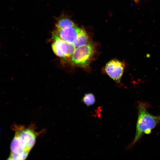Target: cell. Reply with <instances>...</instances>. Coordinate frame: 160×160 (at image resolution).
Instances as JSON below:
<instances>
[{
    "mask_svg": "<svg viewBox=\"0 0 160 160\" xmlns=\"http://www.w3.org/2000/svg\"><path fill=\"white\" fill-rule=\"evenodd\" d=\"M88 41V37L86 32L84 30L81 29L74 44L76 47H78L87 44Z\"/></svg>",
    "mask_w": 160,
    "mask_h": 160,
    "instance_id": "ba28073f",
    "label": "cell"
},
{
    "mask_svg": "<svg viewBox=\"0 0 160 160\" xmlns=\"http://www.w3.org/2000/svg\"><path fill=\"white\" fill-rule=\"evenodd\" d=\"M149 106L145 102L138 103L136 133L134 140L129 147L134 145L144 135L150 134L152 130L160 123V115L150 114L147 111Z\"/></svg>",
    "mask_w": 160,
    "mask_h": 160,
    "instance_id": "6da1fadb",
    "label": "cell"
},
{
    "mask_svg": "<svg viewBox=\"0 0 160 160\" xmlns=\"http://www.w3.org/2000/svg\"><path fill=\"white\" fill-rule=\"evenodd\" d=\"M95 51L93 45L87 44L77 47L71 59L72 63L77 66L86 67L90 63Z\"/></svg>",
    "mask_w": 160,
    "mask_h": 160,
    "instance_id": "7a4b0ae2",
    "label": "cell"
},
{
    "mask_svg": "<svg viewBox=\"0 0 160 160\" xmlns=\"http://www.w3.org/2000/svg\"><path fill=\"white\" fill-rule=\"evenodd\" d=\"M82 101L87 106H89L94 105L96 101L94 95L91 93H88L84 94Z\"/></svg>",
    "mask_w": 160,
    "mask_h": 160,
    "instance_id": "8fae6325",
    "label": "cell"
},
{
    "mask_svg": "<svg viewBox=\"0 0 160 160\" xmlns=\"http://www.w3.org/2000/svg\"><path fill=\"white\" fill-rule=\"evenodd\" d=\"M75 26V24L72 21L66 17L60 18L57 20L56 24L57 29H62Z\"/></svg>",
    "mask_w": 160,
    "mask_h": 160,
    "instance_id": "9c48e42d",
    "label": "cell"
},
{
    "mask_svg": "<svg viewBox=\"0 0 160 160\" xmlns=\"http://www.w3.org/2000/svg\"><path fill=\"white\" fill-rule=\"evenodd\" d=\"M135 1H136V2H137L138 1V0H135Z\"/></svg>",
    "mask_w": 160,
    "mask_h": 160,
    "instance_id": "7c38bea8",
    "label": "cell"
},
{
    "mask_svg": "<svg viewBox=\"0 0 160 160\" xmlns=\"http://www.w3.org/2000/svg\"><path fill=\"white\" fill-rule=\"evenodd\" d=\"M125 65L122 62L116 59L109 61L105 67V70L109 76L119 83L123 74Z\"/></svg>",
    "mask_w": 160,
    "mask_h": 160,
    "instance_id": "277c9868",
    "label": "cell"
},
{
    "mask_svg": "<svg viewBox=\"0 0 160 160\" xmlns=\"http://www.w3.org/2000/svg\"><path fill=\"white\" fill-rule=\"evenodd\" d=\"M30 150H26L19 153H14L11 152L8 159L25 160L27 157Z\"/></svg>",
    "mask_w": 160,
    "mask_h": 160,
    "instance_id": "30bf717a",
    "label": "cell"
},
{
    "mask_svg": "<svg viewBox=\"0 0 160 160\" xmlns=\"http://www.w3.org/2000/svg\"><path fill=\"white\" fill-rule=\"evenodd\" d=\"M52 38L54 41L52 48L57 56L61 57H68L72 55L76 47L73 44L63 40L55 32L53 33Z\"/></svg>",
    "mask_w": 160,
    "mask_h": 160,
    "instance_id": "3957f363",
    "label": "cell"
},
{
    "mask_svg": "<svg viewBox=\"0 0 160 160\" xmlns=\"http://www.w3.org/2000/svg\"><path fill=\"white\" fill-rule=\"evenodd\" d=\"M81 29L75 26L62 29H57L55 32L63 40L74 44Z\"/></svg>",
    "mask_w": 160,
    "mask_h": 160,
    "instance_id": "5b68a950",
    "label": "cell"
},
{
    "mask_svg": "<svg viewBox=\"0 0 160 160\" xmlns=\"http://www.w3.org/2000/svg\"><path fill=\"white\" fill-rule=\"evenodd\" d=\"M10 149L11 152L16 153H21L25 150H29L27 148L24 141L17 131L11 143Z\"/></svg>",
    "mask_w": 160,
    "mask_h": 160,
    "instance_id": "52a82bcc",
    "label": "cell"
},
{
    "mask_svg": "<svg viewBox=\"0 0 160 160\" xmlns=\"http://www.w3.org/2000/svg\"><path fill=\"white\" fill-rule=\"evenodd\" d=\"M16 131L24 141L27 148L31 150L35 143L37 133L31 127L25 129L18 128Z\"/></svg>",
    "mask_w": 160,
    "mask_h": 160,
    "instance_id": "8992f818",
    "label": "cell"
}]
</instances>
